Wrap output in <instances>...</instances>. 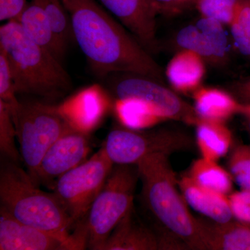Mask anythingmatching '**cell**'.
I'll return each mask as SVG.
<instances>
[{"mask_svg": "<svg viewBox=\"0 0 250 250\" xmlns=\"http://www.w3.org/2000/svg\"><path fill=\"white\" fill-rule=\"evenodd\" d=\"M74 40L99 76L136 74L164 83V72L151 54L96 0H62Z\"/></svg>", "mask_w": 250, "mask_h": 250, "instance_id": "obj_1", "label": "cell"}, {"mask_svg": "<svg viewBox=\"0 0 250 250\" xmlns=\"http://www.w3.org/2000/svg\"><path fill=\"white\" fill-rule=\"evenodd\" d=\"M0 51L9 62L17 95L52 104L72 89L71 78L62 62L31 41L16 20L0 27Z\"/></svg>", "mask_w": 250, "mask_h": 250, "instance_id": "obj_2", "label": "cell"}, {"mask_svg": "<svg viewBox=\"0 0 250 250\" xmlns=\"http://www.w3.org/2000/svg\"><path fill=\"white\" fill-rule=\"evenodd\" d=\"M0 207L21 223L59 237L73 250L85 249L81 237L70 233L71 220L53 192L41 190L27 171L4 158L0 168Z\"/></svg>", "mask_w": 250, "mask_h": 250, "instance_id": "obj_3", "label": "cell"}, {"mask_svg": "<svg viewBox=\"0 0 250 250\" xmlns=\"http://www.w3.org/2000/svg\"><path fill=\"white\" fill-rule=\"evenodd\" d=\"M168 156L154 154L136 164L143 183L145 205L168 236L192 250H207L198 220L191 214L178 180L171 167Z\"/></svg>", "mask_w": 250, "mask_h": 250, "instance_id": "obj_4", "label": "cell"}, {"mask_svg": "<svg viewBox=\"0 0 250 250\" xmlns=\"http://www.w3.org/2000/svg\"><path fill=\"white\" fill-rule=\"evenodd\" d=\"M139 179L136 165H114L83 220L85 248L101 250L120 220L133 206Z\"/></svg>", "mask_w": 250, "mask_h": 250, "instance_id": "obj_5", "label": "cell"}, {"mask_svg": "<svg viewBox=\"0 0 250 250\" xmlns=\"http://www.w3.org/2000/svg\"><path fill=\"white\" fill-rule=\"evenodd\" d=\"M12 116L22 161L36 184L38 168L45 153L73 126L59 106L43 101H20Z\"/></svg>", "mask_w": 250, "mask_h": 250, "instance_id": "obj_6", "label": "cell"}, {"mask_svg": "<svg viewBox=\"0 0 250 250\" xmlns=\"http://www.w3.org/2000/svg\"><path fill=\"white\" fill-rule=\"evenodd\" d=\"M113 166L102 147L54 184L53 193L70 217L73 228L84 220Z\"/></svg>", "mask_w": 250, "mask_h": 250, "instance_id": "obj_7", "label": "cell"}, {"mask_svg": "<svg viewBox=\"0 0 250 250\" xmlns=\"http://www.w3.org/2000/svg\"><path fill=\"white\" fill-rule=\"evenodd\" d=\"M191 138L182 131L160 129H135L116 126L105 140L103 148L114 165H136L146 156L172 153L191 147Z\"/></svg>", "mask_w": 250, "mask_h": 250, "instance_id": "obj_8", "label": "cell"}, {"mask_svg": "<svg viewBox=\"0 0 250 250\" xmlns=\"http://www.w3.org/2000/svg\"><path fill=\"white\" fill-rule=\"evenodd\" d=\"M123 74L110 85L117 100L141 102L164 121L172 120L196 126L201 120L194 106L159 81L136 74Z\"/></svg>", "mask_w": 250, "mask_h": 250, "instance_id": "obj_9", "label": "cell"}, {"mask_svg": "<svg viewBox=\"0 0 250 250\" xmlns=\"http://www.w3.org/2000/svg\"><path fill=\"white\" fill-rule=\"evenodd\" d=\"M90 149L88 133L67 129L49 148L36 173V184L52 187L64 174L84 162Z\"/></svg>", "mask_w": 250, "mask_h": 250, "instance_id": "obj_10", "label": "cell"}, {"mask_svg": "<svg viewBox=\"0 0 250 250\" xmlns=\"http://www.w3.org/2000/svg\"><path fill=\"white\" fill-rule=\"evenodd\" d=\"M179 50L187 49L213 65H225L229 59V42L221 23L202 17L179 31L174 39Z\"/></svg>", "mask_w": 250, "mask_h": 250, "instance_id": "obj_11", "label": "cell"}, {"mask_svg": "<svg viewBox=\"0 0 250 250\" xmlns=\"http://www.w3.org/2000/svg\"><path fill=\"white\" fill-rule=\"evenodd\" d=\"M149 53L159 49L152 0H99Z\"/></svg>", "mask_w": 250, "mask_h": 250, "instance_id": "obj_12", "label": "cell"}, {"mask_svg": "<svg viewBox=\"0 0 250 250\" xmlns=\"http://www.w3.org/2000/svg\"><path fill=\"white\" fill-rule=\"evenodd\" d=\"M66 250L73 248L52 233L21 223L0 207V250Z\"/></svg>", "mask_w": 250, "mask_h": 250, "instance_id": "obj_13", "label": "cell"}, {"mask_svg": "<svg viewBox=\"0 0 250 250\" xmlns=\"http://www.w3.org/2000/svg\"><path fill=\"white\" fill-rule=\"evenodd\" d=\"M163 250L160 236L136 218L134 207L120 220L101 250Z\"/></svg>", "mask_w": 250, "mask_h": 250, "instance_id": "obj_14", "label": "cell"}, {"mask_svg": "<svg viewBox=\"0 0 250 250\" xmlns=\"http://www.w3.org/2000/svg\"><path fill=\"white\" fill-rule=\"evenodd\" d=\"M181 192L194 210L218 223H228L233 217L228 196L202 187L188 175L178 180Z\"/></svg>", "mask_w": 250, "mask_h": 250, "instance_id": "obj_15", "label": "cell"}, {"mask_svg": "<svg viewBox=\"0 0 250 250\" xmlns=\"http://www.w3.org/2000/svg\"><path fill=\"white\" fill-rule=\"evenodd\" d=\"M206 249L250 250V225L233 220L218 223L209 218H197Z\"/></svg>", "mask_w": 250, "mask_h": 250, "instance_id": "obj_16", "label": "cell"}, {"mask_svg": "<svg viewBox=\"0 0 250 250\" xmlns=\"http://www.w3.org/2000/svg\"><path fill=\"white\" fill-rule=\"evenodd\" d=\"M16 20L31 41L62 62L67 48L59 41L43 9L36 0L27 2Z\"/></svg>", "mask_w": 250, "mask_h": 250, "instance_id": "obj_17", "label": "cell"}, {"mask_svg": "<svg viewBox=\"0 0 250 250\" xmlns=\"http://www.w3.org/2000/svg\"><path fill=\"white\" fill-rule=\"evenodd\" d=\"M205 64L195 52L180 49L167 64L166 77L175 91L192 94L201 87L206 75Z\"/></svg>", "mask_w": 250, "mask_h": 250, "instance_id": "obj_18", "label": "cell"}, {"mask_svg": "<svg viewBox=\"0 0 250 250\" xmlns=\"http://www.w3.org/2000/svg\"><path fill=\"white\" fill-rule=\"evenodd\" d=\"M192 95L194 107L203 119L226 123L234 115L240 114L242 103L225 90L201 86Z\"/></svg>", "mask_w": 250, "mask_h": 250, "instance_id": "obj_19", "label": "cell"}, {"mask_svg": "<svg viewBox=\"0 0 250 250\" xmlns=\"http://www.w3.org/2000/svg\"><path fill=\"white\" fill-rule=\"evenodd\" d=\"M195 126L202 158L217 161L226 155L232 145L233 136L225 123L201 118Z\"/></svg>", "mask_w": 250, "mask_h": 250, "instance_id": "obj_20", "label": "cell"}, {"mask_svg": "<svg viewBox=\"0 0 250 250\" xmlns=\"http://www.w3.org/2000/svg\"><path fill=\"white\" fill-rule=\"evenodd\" d=\"M189 177L196 183L224 195H229L233 189V177L216 161L202 158L194 161Z\"/></svg>", "mask_w": 250, "mask_h": 250, "instance_id": "obj_21", "label": "cell"}, {"mask_svg": "<svg viewBox=\"0 0 250 250\" xmlns=\"http://www.w3.org/2000/svg\"><path fill=\"white\" fill-rule=\"evenodd\" d=\"M117 112L125 126L131 129H144L164 121L146 104L135 100H118Z\"/></svg>", "mask_w": 250, "mask_h": 250, "instance_id": "obj_22", "label": "cell"}, {"mask_svg": "<svg viewBox=\"0 0 250 250\" xmlns=\"http://www.w3.org/2000/svg\"><path fill=\"white\" fill-rule=\"evenodd\" d=\"M45 13L52 29L65 47L74 40L70 16L62 0H36Z\"/></svg>", "mask_w": 250, "mask_h": 250, "instance_id": "obj_23", "label": "cell"}, {"mask_svg": "<svg viewBox=\"0 0 250 250\" xmlns=\"http://www.w3.org/2000/svg\"><path fill=\"white\" fill-rule=\"evenodd\" d=\"M243 0H195L202 17L215 20L229 27L236 20Z\"/></svg>", "mask_w": 250, "mask_h": 250, "instance_id": "obj_24", "label": "cell"}, {"mask_svg": "<svg viewBox=\"0 0 250 250\" xmlns=\"http://www.w3.org/2000/svg\"><path fill=\"white\" fill-rule=\"evenodd\" d=\"M16 126L9 106L0 100V152L4 159L15 163L22 161L16 144Z\"/></svg>", "mask_w": 250, "mask_h": 250, "instance_id": "obj_25", "label": "cell"}, {"mask_svg": "<svg viewBox=\"0 0 250 250\" xmlns=\"http://www.w3.org/2000/svg\"><path fill=\"white\" fill-rule=\"evenodd\" d=\"M228 167L242 190L250 191V146L239 145L233 148L229 157Z\"/></svg>", "mask_w": 250, "mask_h": 250, "instance_id": "obj_26", "label": "cell"}, {"mask_svg": "<svg viewBox=\"0 0 250 250\" xmlns=\"http://www.w3.org/2000/svg\"><path fill=\"white\" fill-rule=\"evenodd\" d=\"M16 95L9 62L4 52L0 51V100L9 106L12 115L20 104Z\"/></svg>", "mask_w": 250, "mask_h": 250, "instance_id": "obj_27", "label": "cell"}, {"mask_svg": "<svg viewBox=\"0 0 250 250\" xmlns=\"http://www.w3.org/2000/svg\"><path fill=\"white\" fill-rule=\"evenodd\" d=\"M233 217L242 222L250 225V191L241 190L231 192L228 195Z\"/></svg>", "mask_w": 250, "mask_h": 250, "instance_id": "obj_28", "label": "cell"}, {"mask_svg": "<svg viewBox=\"0 0 250 250\" xmlns=\"http://www.w3.org/2000/svg\"><path fill=\"white\" fill-rule=\"evenodd\" d=\"M231 37L237 50L250 61V39L237 20L229 26Z\"/></svg>", "mask_w": 250, "mask_h": 250, "instance_id": "obj_29", "label": "cell"}, {"mask_svg": "<svg viewBox=\"0 0 250 250\" xmlns=\"http://www.w3.org/2000/svg\"><path fill=\"white\" fill-rule=\"evenodd\" d=\"M157 15L170 16L180 13L190 0H152Z\"/></svg>", "mask_w": 250, "mask_h": 250, "instance_id": "obj_30", "label": "cell"}, {"mask_svg": "<svg viewBox=\"0 0 250 250\" xmlns=\"http://www.w3.org/2000/svg\"><path fill=\"white\" fill-rule=\"evenodd\" d=\"M27 4V0H0V21L16 20Z\"/></svg>", "mask_w": 250, "mask_h": 250, "instance_id": "obj_31", "label": "cell"}, {"mask_svg": "<svg viewBox=\"0 0 250 250\" xmlns=\"http://www.w3.org/2000/svg\"><path fill=\"white\" fill-rule=\"evenodd\" d=\"M232 89L237 100L241 103H250V77L237 82Z\"/></svg>", "mask_w": 250, "mask_h": 250, "instance_id": "obj_32", "label": "cell"}, {"mask_svg": "<svg viewBox=\"0 0 250 250\" xmlns=\"http://www.w3.org/2000/svg\"><path fill=\"white\" fill-rule=\"evenodd\" d=\"M236 19L250 39V0H243Z\"/></svg>", "mask_w": 250, "mask_h": 250, "instance_id": "obj_33", "label": "cell"}, {"mask_svg": "<svg viewBox=\"0 0 250 250\" xmlns=\"http://www.w3.org/2000/svg\"><path fill=\"white\" fill-rule=\"evenodd\" d=\"M240 114L244 118L245 124L250 137V103H242Z\"/></svg>", "mask_w": 250, "mask_h": 250, "instance_id": "obj_34", "label": "cell"}, {"mask_svg": "<svg viewBox=\"0 0 250 250\" xmlns=\"http://www.w3.org/2000/svg\"><path fill=\"white\" fill-rule=\"evenodd\" d=\"M195 0H190V2H195Z\"/></svg>", "mask_w": 250, "mask_h": 250, "instance_id": "obj_35", "label": "cell"}]
</instances>
